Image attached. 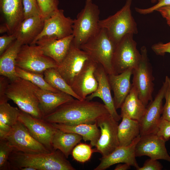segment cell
Returning <instances> with one entry per match:
<instances>
[{"instance_id":"1f68e13d","label":"cell","mask_w":170,"mask_h":170,"mask_svg":"<svg viewBox=\"0 0 170 170\" xmlns=\"http://www.w3.org/2000/svg\"><path fill=\"white\" fill-rule=\"evenodd\" d=\"M16 76L29 81L36 85L40 88L54 92L60 91L49 84L44 79L43 73L29 71L16 66Z\"/></svg>"},{"instance_id":"7402d4cb","label":"cell","mask_w":170,"mask_h":170,"mask_svg":"<svg viewBox=\"0 0 170 170\" xmlns=\"http://www.w3.org/2000/svg\"><path fill=\"white\" fill-rule=\"evenodd\" d=\"M133 69L118 74H108L109 84L114 93L113 99L116 109L120 108L132 87L130 78Z\"/></svg>"},{"instance_id":"484cf974","label":"cell","mask_w":170,"mask_h":170,"mask_svg":"<svg viewBox=\"0 0 170 170\" xmlns=\"http://www.w3.org/2000/svg\"><path fill=\"white\" fill-rule=\"evenodd\" d=\"M23 45L16 39L0 56V75L7 77L10 81L17 77L15 71L16 59Z\"/></svg>"},{"instance_id":"e0dca14e","label":"cell","mask_w":170,"mask_h":170,"mask_svg":"<svg viewBox=\"0 0 170 170\" xmlns=\"http://www.w3.org/2000/svg\"><path fill=\"white\" fill-rule=\"evenodd\" d=\"M97 65L91 59L88 60L71 86L74 93L83 100L97 88L98 82L94 74Z\"/></svg>"},{"instance_id":"52a82bcc","label":"cell","mask_w":170,"mask_h":170,"mask_svg":"<svg viewBox=\"0 0 170 170\" xmlns=\"http://www.w3.org/2000/svg\"><path fill=\"white\" fill-rule=\"evenodd\" d=\"M140 53L141 57L139 62L133 69L132 85L137 91L139 99L146 107L153 100L154 78L145 46L141 47Z\"/></svg>"},{"instance_id":"ba28073f","label":"cell","mask_w":170,"mask_h":170,"mask_svg":"<svg viewBox=\"0 0 170 170\" xmlns=\"http://www.w3.org/2000/svg\"><path fill=\"white\" fill-rule=\"evenodd\" d=\"M58 64L45 55L40 47L35 44L23 45L16 59V66L29 71L43 73L47 69L56 68Z\"/></svg>"},{"instance_id":"83f0119b","label":"cell","mask_w":170,"mask_h":170,"mask_svg":"<svg viewBox=\"0 0 170 170\" xmlns=\"http://www.w3.org/2000/svg\"><path fill=\"white\" fill-rule=\"evenodd\" d=\"M82 138L74 133L65 132L56 128L54 135L52 145L54 150H59L68 158L75 147Z\"/></svg>"},{"instance_id":"d4e9b609","label":"cell","mask_w":170,"mask_h":170,"mask_svg":"<svg viewBox=\"0 0 170 170\" xmlns=\"http://www.w3.org/2000/svg\"><path fill=\"white\" fill-rule=\"evenodd\" d=\"M52 124L55 128L65 132L74 133L81 135L85 141H90L92 146L95 147L100 135V130L96 122L74 125L57 123Z\"/></svg>"},{"instance_id":"9c48e42d","label":"cell","mask_w":170,"mask_h":170,"mask_svg":"<svg viewBox=\"0 0 170 170\" xmlns=\"http://www.w3.org/2000/svg\"><path fill=\"white\" fill-rule=\"evenodd\" d=\"M133 34L125 35L116 45L112 66L114 74H119L129 69H133L140 60L141 55L137 48Z\"/></svg>"},{"instance_id":"f35d334b","label":"cell","mask_w":170,"mask_h":170,"mask_svg":"<svg viewBox=\"0 0 170 170\" xmlns=\"http://www.w3.org/2000/svg\"><path fill=\"white\" fill-rule=\"evenodd\" d=\"M158 3L154 6L146 8H140L136 7V12L141 14L146 15L153 12L162 7L170 6V0H158Z\"/></svg>"},{"instance_id":"4316f807","label":"cell","mask_w":170,"mask_h":170,"mask_svg":"<svg viewBox=\"0 0 170 170\" xmlns=\"http://www.w3.org/2000/svg\"><path fill=\"white\" fill-rule=\"evenodd\" d=\"M120 108L121 117L124 116L139 121L145 112L146 106L139 99L136 89L132 86Z\"/></svg>"},{"instance_id":"d6986e66","label":"cell","mask_w":170,"mask_h":170,"mask_svg":"<svg viewBox=\"0 0 170 170\" xmlns=\"http://www.w3.org/2000/svg\"><path fill=\"white\" fill-rule=\"evenodd\" d=\"M94 74L98 82L97 88L95 92L87 96L85 99L90 101L96 97L100 98L111 116L116 121L119 122L122 117L117 113L115 105L107 74L103 67L98 64Z\"/></svg>"},{"instance_id":"277c9868","label":"cell","mask_w":170,"mask_h":170,"mask_svg":"<svg viewBox=\"0 0 170 170\" xmlns=\"http://www.w3.org/2000/svg\"><path fill=\"white\" fill-rule=\"evenodd\" d=\"M99 14L98 6L92 0H86L84 8L73 20L72 43L76 47L80 48L99 32Z\"/></svg>"},{"instance_id":"3957f363","label":"cell","mask_w":170,"mask_h":170,"mask_svg":"<svg viewBox=\"0 0 170 170\" xmlns=\"http://www.w3.org/2000/svg\"><path fill=\"white\" fill-rule=\"evenodd\" d=\"M39 88L31 82L17 77L10 81L6 94L21 110L35 117L42 118L43 116L36 94V91Z\"/></svg>"},{"instance_id":"5b68a950","label":"cell","mask_w":170,"mask_h":170,"mask_svg":"<svg viewBox=\"0 0 170 170\" xmlns=\"http://www.w3.org/2000/svg\"><path fill=\"white\" fill-rule=\"evenodd\" d=\"M116 45L109 37L106 30L101 28L80 48L86 52L91 59L101 65L108 74H114L112 60Z\"/></svg>"},{"instance_id":"6da1fadb","label":"cell","mask_w":170,"mask_h":170,"mask_svg":"<svg viewBox=\"0 0 170 170\" xmlns=\"http://www.w3.org/2000/svg\"><path fill=\"white\" fill-rule=\"evenodd\" d=\"M109 113L104 104L76 99L62 104L42 119L52 123L69 125L94 123L99 118Z\"/></svg>"},{"instance_id":"f1b7e54d","label":"cell","mask_w":170,"mask_h":170,"mask_svg":"<svg viewBox=\"0 0 170 170\" xmlns=\"http://www.w3.org/2000/svg\"><path fill=\"white\" fill-rule=\"evenodd\" d=\"M121 117L122 121L117 127V137L119 146H126L140 135V126L137 120L124 116Z\"/></svg>"},{"instance_id":"bcb514c9","label":"cell","mask_w":170,"mask_h":170,"mask_svg":"<svg viewBox=\"0 0 170 170\" xmlns=\"http://www.w3.org/2000/svg\"><path fill=\"white\" fill-rule=\"evenodd\" d=\"M6 32L8 33V30L5 24L3 23L0 25V33L2 34Z\"/></svg>"},{"instance_id":"5bb4252c","label":"cell","mask_w":170,"mask_h":170,"mask_svg":"<svg viewBox=\"0 0 170 170\" xmlns=\"http://www.w3.org/2000/svg\"><path fill=\"white\" fill-rule=\"evenodd\" d=\"M90 59L86 52L72 42L66 55L55 69L71 86L76 76Z\"/></svg>"},{"instance_id":"b9f144b4","label":"cell","mask_w":170,"mask_h":170,"mask_svg":"<svg viewBox=\"0 0 170 170\" xmlns=\"http://www.w3.org/2000/svg\"><path fill=\"white\" fill-rule=\"evenodd\" d=\"M163 168V166L158 160L150 158L145 161L143 166L137 170H161Z\"/></svg>"},{"instance_id":"d6a6232c","label":"cell","mask_w":170,"mask_h":170,"mask_svg":"<svg viewBox=\"0 0 170 170\" xmlns=\"http://www.w3.org/2000/svg\"><path fill=\"white\" fill-rule=\"evenodd\" d=\"M91 145L84 143H80L76 145L72 151L73 158L77 162L84 163L90 159L94 150Z\"/></svg>"},{"instance_id":"7a4b0ae2","label":"cell","mask_w":170,"mask_h":170,"mask_svg":"<svg viewBox=\"0 0 170 170\" xmlns=\"http://www.w3.org/2000/svg\"><path fill=\"white\" fill-rule=\"evenodd\" d=\"M59 150L48 153L28 154L13 151L8 160L9 170L30 167L36 170H75Z\"/></svg>"},{"instance_id":"ab89813d","label":"cell","mask_w":170,"mask_h":170,"mask_svg":"<svg viewBox=\"0 0 170 170\" xmlns=\"http://www.w3.org/2000/svg\"><path fill=\"white\" fill-rule=\"evenodd\" d=\"M10 80L7 77L0 75V103L8 102L9 100L6 94V91Z\"/></svg>"},{"instance_id":"f6af8a7d","label":"cell","mask_w":170,"mask_h":170,"mask_svg":"<svg viewBox=\"0 0 170 170\" xmlns=\"http://www.w3.org/2000/svg\"><path fill=\"white\" fill-rule=\"evenodd\" d=\"M119 164L115 168V170H127L130 168L131 167L129 165L126 163Z\"/></svg>"},{"instance_id":"7bdbcfd3","label":"cell","mask_w":170,"mask_h":170,"mask_svg":"<svg viewBox=\"0 0 170 170\" xmlns=\"http://www.w3.org/2000/svg\"><path fill=\"white\" fill-rule=\"evenodd\" d=\"M151 49L156 55L164 56L166 53H170V42L165 43L159 42L154 44Z\"/></svg>"},{"instance_id":"8d00e7d4","label":"cell","mask_w":170,"mask_h":170,"mask_svg":"<svg viewBox=\"0 0 170 170\" xmlns=\"http://www.w3.org/2000/svg\"><path fill=\"white\" fill-rule=\"evenodd\" d=\"M164 81L166 83L164 95L165 102L163 106L161 116L163 118L170 121V78L166 76Z\"/></svg>"},{"instance_id":"4fadbf2b","label":"cell","mask_w":170,"mask_h":170,"mask_svg":"<svg viewBox=\"0 0 170 170\" xmlns=\"http://www.w3.org/2000/svg\"><path fill=\"white\" fill-rule=\"evenodd\" d=\"M73 20L66 17L64 11L59 9L52 15L44 19L43 29L35 39L32 44L43 37L61 39L73 34Z\"/></svg>"},{"instance_id":"681fc988","label":"cell","mask_w":170,"mask_h":170,"mask_svg":"<svg viewBox=\"0 0 170 170\" xmlns=\"http://www.w3.org/2000/svg\"><path fill=\"white\" fill-rule=\"evenodd\" d=\"M169 153V154H170V153Z\"/></svg>"},{"instance_id":"74e56055","label":"cell","mask_w":170,"mask_h":170,"mask_svg":"<svg viewBox=\"0 0 170 170\" xmlns=\"http://www.w3.org/2000/svg\"><path fill=\"white\" fill-rule=\"evenodd\" d=\"M156 133L166 142L168 141L170 138V121L161 116Z\"/></svg>"},{"instance_id":"30bf717a","label":"cell","mask_w":170,"mask_h":170,"mask_svg":"<svg viewBox=\"0 0 170 170\" xmlns=\"http://www.w3.org/2000/svg\"><path fill=\"white\" fill-rule=\"evenodd\" d=\"M3 138L13 148L14 151L28 154L51 152L35 139L25 126L19 120Z\"/></svg>"},{"instance_id":"ffe728a7","label":"cell","mask_w":170,"mask_h":170,"mask_svg":"<svg viewBox=\"0 0 170 170\" xmlns=\"http://www.w3.org/2000/svg\"><path fill=\"white\" fill-rule=\"evenodd\" d=\"M73 34L60 39L43 37L35 42L41 48L44 54L59 65L67 53L72 42Z\"/></svg>"},{"instance_id":"f546056e","label":"cell","mask_w":170,"mask_h":170,"mask_svg":"<svg viewBox=\"0 0 170 170\" xmlns=\"http://www.w3.org/2000/svg\"><path fill=\"white\" fill-rule=\"evenodd\" d=\"M20 110L8 102L0 103V139L3 138L18 121Z\"/></svg>"},{"instance_id":"44dd1931","label":"cell","mask_w":170,"mask_h":170,"mask_svg":"<svg viewBox=\"0 0 170 170\" xmlns=\"http://www.w3.org/2000/svg\"><path fill=\"white\" fill-rule=\"evenodd\" d=\"M44 19L41 15L25 19L18 25L13 34L16 39L23 45H31L42 32Z\"/></svg>"},{"instance_id":"ac0fdd59","label":"cell","mask_w":170,"mask_h":170,"mask_svg":"<svg viewBox=\"0 0 170 170\" xmlns=\"http://www.w3.org/2000/svg\"><path fill=\"white\" fill-rule=\"evenodd\" d=\"M140 137L139 135L130 144L119 146L110 154L102 156L100 163L94 170H105L112 165L121 163L128 164L137 170L139 167L136 159L135 149Z\"/></svg>"},{"instance_id":"8992f818","label":"cell","mask_w":170,"mask_h":170,"mask_svg":"<svg viewBox=\"0 0 170 170\" xmlns=\"http://www.w3.org/2000/svg\"><path fill=\"white\" fill-rule=\"evenodd\" d=\"M132 0H126L124 6L115 14L99 20L100 28L105 29L116 44L126 35L138 33L137 24L132 14Z\"/></svg>"},{"instance_id":"836d02e7","label":"cell","mask_w":170,"mask_h":170,"mask_svg":"<svg viewBox=\"0 0 170 170\" xmlns=\"http://www.w3.org/2000/svg\"><path fill=\"white\" fill-rule=\"evenodd\" d=\"M14 151L13 148L5 139H0V170H9V158Z\"/></svg>"},{"instance_id":"9a60e30c","label":"cell","mask_w":170,"mask_h":170,"mask_svg":"<svg viewBox=\"0 0 170 170\" xmlns=\"http://www.w3.org/2000/svg\"><path fill=\"white\" fill-rule=\"evenodd\" d=\"M165 87L166 83L164 81L154 99L146 106L144 114L139 121L141 136L156 133L162 112V102Z\"/></svg>"},{"instance_id":"8fae6325","label":"cell","mask_w":170,"mask_h":170,"mask_svg":"<svg viewBox=\"0 0 170 170\" xmlns=\"http://www.w3.org/2000/svg\"><path fill=\"white\" fill-rule=\"evenodd\" d=\"M96 123L100 128V135L94 151L100 153L104 157L119 146L117 132L118 123L110 113L99 118Z\"/></svg>"},{"instance_id":"60d3db41","label":"cell","mask_w":170,"mask_h":170,"mask_svg":"<svg viewBox=\"0 0 170 170\" xmlns=\"http://www.w3.org/2000/svg\"><path fill=\"white\" fill-rule=\"evenodd\" d=\"M16 39L14 34L4 35L0 37V56Z\"/></svg>"},{"instance_id":"d590c367","label":"cell","mask_w":170,"mask_h":170,"mask_svg":"<svg viewBox=\"0 0 170 170\" xmlns=\"http://www.w3.org/2000/svg\"><path fill=\"white\" fill-rule=\"evenodd\" d=\"M24 19L29 17L41 15L37 0H23Z\"/></svg>"},{"instance_id":"603a6c76","label":"cell","mask_w":170,"mask_h":170,"mask_svg":"<svg viewBox=\"0 0 170 170\" xmlns=\"http://www.w3.org/2000/svg\"><path fill=\"white\" fill-rule=\"evenodd\" d=\"M0 10L8 35L13 34L24 19L23 0H0Z\"/></svg>"},{"instance_id":"cb8c5ba5","label":"cell","mask_w":170,"mask_h":170,"mask_svg":"<svg viewBox=\"0 0 170 170\" xmlns=\"http://www.w3.org/2000/svg\"><path fill=\"white\" fill-rule=\"evenodd\" d=\"M36 94L43 117L52 113L62 104L74 99L71 95L62 92H54L40 88L37 90Z\"/></svg>"},{"instance_id":"ee69618b","label":"cell","mask_w":170,"mask_h":170,"mask_svg":"<svg viewBox=\"0 0 170 170\" xmlns=\"http://www.w3.org/2000/svg\"><path fill=\"white\" fill-rule=\"evenodd\" d=\"M156 11L166 20L167 24L170 27V6L162 7Z\"/></svg>"},{"instance_id":"7c38bea8","label":"cell","mask_w":170,"mask_h":170,"mask_svg":"<svg viewBox=\"0 0 170 170\" xmlns=\"http://www.w3.org/2000/svg\"><path fill=\"white\" fill-rule=\"evenodd\" d=\"M18 120L26 127L31 135L50 151L54 150L52 140L56 128L42 118L35 117L20 110Z\"/></svg>"},{"instance_id":"c3c4849f","label":"cell","mask_w":170,"mask_h":170,"mask_svg":"<svg viewBox=\"0 0 170 170\" xmlns=\"http://www.w3.org/2000/svg\"><path fill=\"white\" fill-rule=\"evenodd\" d=\"M157 0H151V2L153 3H155Z\"/></svg>"},{"instance_id":"2e32d148","label":"cell","mask_w":170,"mask_h":170,"mask_svg":"<svg viewBox=\"0 0 170 170\" xmlns=\"http://www.w3.org/2000/svg\"><path fill=\"white\" fill-rule=\"evenodd\" d=\"M166 142L156 133L141 136L135 147V156H147L153 159L163 160L170 162V156L165 146Z\"/></svg>"},{"instance_id":"e575fe53","label":"cell","mask_w":170,"mask_h":170,"mask_svg":"<svg viewBox=\"0 0 170 170\" xmlns=\"http://www.w3.org/2000/svg\"><path fill=\"white\" fill-rule=\"evenodd\" d=\"M41 15L47 18L59 9V0H37Z\"/></svg>"},{"instance_id":"7dc6e473","label":"cell","mask_w":170,"mask_h":170,"mask_svg":"<svg viewBox=\"0 0 170 170\" xmlns=\"http://www.w3.org/2000/svg\"><path fill=\"white\" fill-rule=\"evenodd\" d=\"M18 170H36L35 168L30 167H25L20 168Z\"/></svg>"},{"instance_id":"4dcf8cb0","label":"cell","mask_w":170,"mask_h":170,"mask_svg":"<svg viewBox=\"0 0 170 170\" xmlns=\"http://www.w3.org/2000/svg\"><path fill=\"white\" fill-rule=\"evenodd\" d=\"M44 77L47 82L57 90L69 95L75 98L83 100L73 91L69 85L55 68H50L43 72Z\"/></svg>"}]
</instances>
